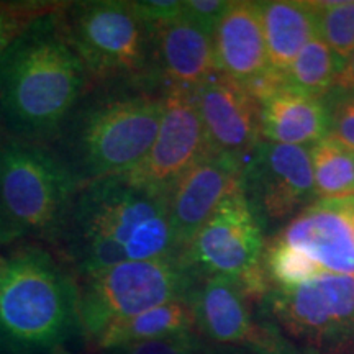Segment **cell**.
Masks as SVG:
<instances>
[{"label":"cell","mask_w":354,"mask_h":354,"mask_svg":"<svg viewBox=\"0 0 354 354\" xmlns=\"http://www.w3.org/2000/svg\"><path fill=\"white\" fill-rule=\"evenodd\" d=\"M61 10L38 15L0 55L2 140L48 146L87 92Z\"/></svg>","instance_id":"cell-1"},{"label":"cell","mask_w":354,"mask_h":354,"mask_svg":"<svg viewBox=\"0 0 354 354\" xmlns=\"http://www.w3.org/2000/svg\"><path fill=\"white\" fill-rule=\"evenodd\" d=\"M53 243L82 279L128 261L183 254L169 196L133 185L123 176L77 189Z\"/></svg>","instance_id":"cell-2"},{"label":"cell","mask_w":354,"mask_h":354,"mask_svg":"<svg viewBox=\"0 0 354 354\" xmlns=\"http://www.w3.org/2000/svg\"><path fill=\"white\" fill-rule=\"evenodd\" d=\"M120 82L87 88L46 146L77 189L135 169L156 140L165 97L128 91Z\"/></svg>","instance_id":"cell-3"},{"label":"cell","mask_w":354,"mask_h":354,"mask_svg":"<svg viewBox=\"0 0 354 354\" xmlns=\"http://www.w3.org/2000/svg\"><path fill=\"white\" fill-rule=\"evenodd\" d=\"M77 328V286L50 253L0 258V353L51 354Z\"/></svg>","instance_id":"cell-4"},{"label":"cell","mask_w":354,"mask_h":354,"mask_svg":"<svg viewBox=\"0 0 354 354\" xmlns=\"http://www.w3.org/2000/svg\"><path fill=\"white\" fill-rule=\"evenodd\" d=\"M76 190L46 146L0 140V246L55 241Z\"/></svg>","instance_id":"cell-5"},{"label":"cell","mask_w":354,"mask_h":354,"mask_svg":"<svg viewBox=\"0 0 354 354\" xmlns=\"http://www.w3.org/2000/svg\"><path fill=\"white\" fill-rule=\"evenodd\" d=\"M196 271L184 254L128 261L84 277L77 287L79 330L92 342L115 322L169 302H187Z\"/></svg>","instance_id":"cell-6"},{"label":"cell","mask_w":354,"mask_h":354,"mask_svg":"<svg viewBox=\"0 0 354 354\" xmlns=\"http://www.w3.org/2000/svg\"><path fill=\"white\" fill-rule=\"evenodd\" d=\"M61 13L88 81L120 82L145 69L146 39L151 33L130 2L86 0L69 3Z\"/></svg>","instance_id":"cell-7"},{"label":"cell","mask_w":354,"mask_h":354,"mask_svg":"<svg viewBox=\"0 0 354 354\" xmlns=\"http://www.w3.org/2000/svg\"><path fill=\"white\" fill-rule=\"evenodd\" d=\"M274 315L295 338L331 344L354 336V276L322 272L269 295Z\"/></svg>","instance_id":"cell-8"},{"label":"cell","mask_w":354,"mask_h":354,"mask_svg":"<svg viewBox=\"0 0 354 354\" xmlns=\"http://www.w3.org/2000/svg\"><path fill=\"white\" fill-rule=\"evenodd\" d=\"M210 153L194 92L169 88L156 140L143 161L123 177L149 192L169 196L201 159Z\"/></svg>","instance_id":"cell-9"},{"label":"cell","mask_w":354,"mask_h":354,"mask_svg":"<svg viewBox=\"0 0 354 354\" xmlns=\"http://www.w3.org/2000/svg\"><path fill=\"white\" fill-rule=\"evenodd\" d=\"M261 251L259 220L241 185L216 207L183 254L194 271L238 281L259 268Z\"/></svg>","instance_id":"cell-10"},{"label":"cell","mask_w":354,"mask_h":354,"mask_svg":"<svg viewBox=\"0 0 354 354\" xmlns=\"http://www.w3.org/2000/svg\"><path fill=\"white\" fill-rule=\"evenodd\" d=\"M210 153L243 165L261 143L259 105L240 84L216 71L194 91Z\"/></svg>","instance_id":"cell-11"},{"label":"cell","mask_w":354,"mask_h":354,"mask_svg":"<svg viewBox=\"0 0 354 354\" xmlns=\"http://www.w3.org/2000/svg\"><path fill=\"white\" fill-rule=\"evenodd\" d=\"M248 180L271 218H284L317 198L312 158L305 146L259 143L243 167V183Z\"/></svg>","instance_id":"cell-12"},{"label":"cell","mask_w":354,"mask_h":354,"mask_svg":"<svg viewBox=\"0 0 354 354\" xmlns=\"http://www.w3.org/2000/svg\"><path fill=\"white\" fill-rule=\"evenodd\" d=\"M243 167L245 165L232 156L209 153L176 184L169 194V214L180 253L216 207L241 187Z\"/></svg>","instance_id":"cell-13"},{"label":"cell","mask_w":354,"mask_h":354,"mask_svg":"<svg viewBox=\"0 0 354 354\" xmlns=\"http://www.w3.org/2000/svg\"><path fill=\"white\" fill-rule=\"evenodd\" d=\"M277 240L302 251L325 272L354 276V233L330 201L310 205Z\"/></svg>","instance_id":"cell-14"},{"label":"cell","mask_w":354,"mask_h":354,"mask_svg":"<svg viewBox=\"0 0 354 354\" xmlns=\"http://www.w3.org/2000/svg\"><path fill=\"white\" fill-rule=\"evenodd\" d=\"M196 325L216 343L268 346L264 335L251 320L248 297L234 279L207 276L187 299Z\"/></svg>","instance_id":"cell-15"},{"label":"cell","mask_w":354,"mask_h":354,"mask_svg":"<svg viewBox=\"0 0 354 354\" xmlns=\"http://www.w3.org/2000/svg\"><path fill=\"white\" fill-rule=\"evenodd\" d=\"M158 63L169 88L194 92L216 73L214 33L180 17L153 35Z\"/></svg>","instance_id":"cell-16"},{"label":"cell","mask_w":354,"mask_h":354,"mask_svg":"<svg viewBox=\"0 0 354 354\" xmlns=\"http://www.w3.org/2000/svg\"><path fill=\"white\" fill-rule=\"evenodd\" d=\"M216 71L241 84L269 68L258 2H232L214 32Z\"/></svg>","instance_id":"cell-17"},{"label":"cell","mask_w":354,"mask_h":354,"mask_svg":"<svg viewBox=\"0 0 354 354\" xmlns=\"http://www.w3.org/2000/svg\"><path fill=\"white\" fill-rule=\"evenodd\" d=\"M261 135L269 143L315 145L328 136V109L322 99L287 87L259 107Z\"/></svg>","instance_id":"cell-18"},{"label":"cell","mask_w":354,"mask_h":354,"mask_svg":"<svg viewBox=\"0 0 354 354\" xmlns=\"http://www.w3.org/2000/svg\"><path fill=\"white\" fill-rule=\"evenodd\" d=\"M269 66L286 73L310 39L318 35L317 15L308 2H258Z\"/></svg>","instance_id":"cell-19"},{"label":"cell","mask_w":354,"mask_h":354,"mask_svg":"<svg viewBox=\"0 0 354 354\" xmlns=\"http://www.w3.org/2000/svg\"><path fill=\"white\" fill-rule=\"evenodd\" d=\"M196 325L192 308L187 302H169L149 308L138 315L115 322L99 336L95 344L104 351L123 344L148 342L165 336L187 333Z\"/></svg>","instance_id":"cell-20"},{"label":"cell","mask_w":354,"mask_h":354,"mask_svg":"<svg viewBox=\"0 0 354 354\" xmlns=\"http://www.w3.org/2000/svg\"><path fill=\"white\" fill-rule=\"evenodd\" d=\"M343 64L328 44L317 35L305 44L286 71L287 84L295 91L322 99L335 87Z\"/></svg>","instance_id":"cell-21"},{"label":"cell","mask_w":354,"mask_h":354,"mask_svg":"<svg viewBox=\"0 0 354 354\" xmlns=\"http://www.w3.org/2000/svg\"><path fill=\"white\" fill-rule=\"evenodd\" d=\"M313 180L317 197L322 201H333L354 196V153L342 143L325 136L312 145Z\"/></svg>","instance_id":"cell-22"},{"label":"cell","mask_w":354,"mask_h":354,"mask_svg":"<svg viewBox=\"0 0 354 354\" xmlns=\"http://www.w3.org/2000/svg\"><path fill=\"white\" fill-rule=\"evenodd\" d=\"M308 3L317 15L318 37L344 63L354 51V0Z\"/></svg>","instance_id":"cell-23"},{"label":"cell","mask_w":354,"mask_h":354,"mask_svg":"<svg viewBox=\"0 0 354 354\" xmlns=\"http://www.w3.org/2000/svg\"><path fill=\"white\" fill-rule=\"evenodd\" d=\"M266 268L269 277L279 287H297L325 272L307 254L281 240H274L269 246L266 253Z\"/></svg>","instance_id":"cell-24"},{"label":"cell","mask_w":354,"mask_h":354,"mask_svg":"<svg viewBox=\"0 0 354 354\" xmlns=\"http://www.w3.org/2000/svg\"><path fill=\"white\" fill-rule=\"evenodd\" d=\"M107 354H209L205 344L192 331L177 333L165 338L148 339L123 344V346L109 349Z\"/></svg>","instance_id":"cell-25"},{"label":"cell","mask_w":354,"mask_h":354,"mask_svg":"<svg viewBox=\"0 0 354 354\" xmlns=\"http://www.w3.org/2000/svg\"><path fill=\"white\" fill-rule=\"evenodd\" d=\"M51 8L41 3H0V55L38 15Z\"/></svg>","instance_id":"cell-26"},{"label":"cell","mask_w":354,"mask_h":354,"mask_svg":"<svg viewBox=\"0 0 354 354\" xmlns=\"http://www.w3.org/2000/svg\"><path fill=\"white\" fill-rule=\"evenodd\" d=\"M328 109V136L354 153V94L338 92Z\"/></svg>","instance_id":"cell-27"},{"label":"cell","mask_w":354,"mask_h":354,"mask_svg":"<svg viewBox=\"0 0 354 354\" xmlns=\"http://www.w3.org/2000/svg\"><path fill=\"white\" fill-rule=\"evenodd\" d=\"M130 6L151 35L180 19L184 13V0H136L130 2Z\"/></svg>","instance_id":"cell-28"},{"label":"cell","mask_w":354,"mask_h":354,"mask_svg":"<svg viewBox=\"0 0 354 354\" xmlns=\"http://www.w3.org/2000/svg\"><path fill=\"white\" fill-rule=\"evenodd\" d=\"M240 86L245 88L246 94L261 107L264 102H268L271 97L289 87V84H287L286 73L269 66V68L261 71L256 76L246 79V81L241 82Z\"/></svg>","instance_id":"cell-29"},{"label":"cell","mask_w":354,"mask_h":354,"mask_svg":"<svg viewBox=\"0 0 354 354\" xmlns=\"http://www.w3.org/2000/svg\"><path fill=\"white\" fill-rule=\"evenodd\" d=\"M232 7L227 0H184V17L214 33L215 26Z\"/></svg>","instance_id":"cell-30"},{"label":"cell","mask_w":354,"mask_h":354,"mask_svg":"<svg viewBox=\"0 0 354 354\" xmlns=\"http://www.w3.org/2000/svg\"><path fill=\"white\" fill-rule=\"evenodd\" d=\"M335 87L338 88V92H353L354 94V51L344 61L343 68L338 74V79H336Z\"/></svg>","instance_id":"cell-31"},{"label":"cell","mask_w":354,"mask_h":354,"mask_svg":"<svg viewBox=\"0 0 354 354\" xmlns=\"http://www.w3.org/2000/svg\"><path fill=\"white\" fill-rule=\"evenodd\" d=\"M330 202L333 203V207L339 212V214H343V216L348 220L349 227H351L354 233V196L344 197V198H333V201Z\"/></svg>","instance_id":"cell-32"},{"label":"cell","mask_w":354,"mask_h":354,"mask_svg":"<svg viewBox=\"0 0 354 354\" xmlns=\"http://www.w3.org/2000/svg\"><path fill=\"white\" fill-rule=\"evenodd\" d=\"M51 354H74V353L69 351V349L66 348L64 344H59V346H56L55 349H53Z\"/></svg>","instance_id":"cell-33"}]
</instances>
